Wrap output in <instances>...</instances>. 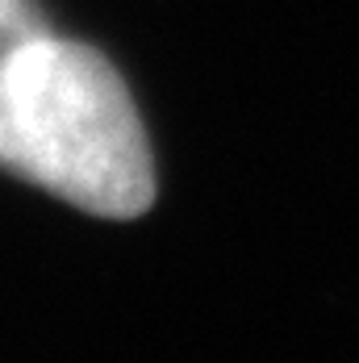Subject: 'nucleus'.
Listing matches in <instances>:
<instances>
[{"mask_svg":"<svg viewBox=\"0 0 359 363\" xmlns=\"http://www.w3.org/2000/svg\"><path fill=\"white\" fill-rule=\"evenodd\" d=\"M0 167L96 218L155 205V159L126 79L101 50L46 30L0 59Z\"/></svg>","mask_w":359,"mask_h":363,"instance_id":"obj_1","label":"nucleus"},{"mask_svg":"<svg viewBox=\"0 0 359 363\" xmlns=\"http://www.w3.org/2000/svg\"><path fill=\"white\" fill-rule=\"evenodd\" d=\"M42 34V17L30 0H0V59L9 46H17L21 38Z\"/></svg>","mask_w":359,"mask_h":363,"instance_id":"obj_2","label":"nucleus"}]
</instances>
